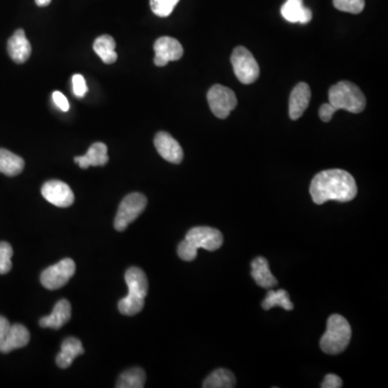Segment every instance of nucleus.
<instances>
[{"mask_svg":"<svg viewBox=\"0 0 388 388\" xmlns=\"http://www.w3.org/2000/svg\"><path fill=\"white\" fill-rule=\"evenodd\" d=\"M7 49L11 60L17 64H24L32 54V45L23 30H15L8 40Z\"/></svg>","mask_w":388,"mask_h":388,"instance_id":"obj_14","label":"nucleus"},{"mask_svg":"<svg viewBox=\"0 0 388 388\" xmlns=\"http://www.w3.org/2000/svg\"><path fill=\"white\" fill-rule=\"evenodd\" d=\"M365 5H366L365 0H334L336 9L352 14H359L363 12Z\"/></svg>","mask_w":388,"mask_h":388,"instance_id":"obj_28","label":"nucleus"},{"mask_svg":"<svg viewBox=\"0 0 388 388\" xmlns=\"http://www.w3.org/2000/svg\"><path fill=\"white\" fill-rule=\"evenodd\" d=\"M155 49V64L158 67H164L169 62L178 61L184 55V47L182 43L175 38L160 37L153 45Z\"/></svg>","mask_w":388,"mask_h":388,"instance_id":"obj_10","label":"nucleus"},{"mask_svg":"<svg viewBox=\"0 0 388 388\" xmlns=\"http://www.w3.org/2000/svg\"><path fill=\"white\" fill-rule=\"evenodd\" d=\"M281 15L285 20L290 23L308 24L311 22L312 11L303 6L302 0H287L281 9Z\"/></svg>","mask_w":388,"mask_h":388,"instance_id":"obj_20","label":"nucleus"},{"mask_svg":"<svg viewBox=\"0 0 388 388\" xmlns=\"http://www.w3.org/2000/svg\"><path fill=\"white\" fill-rule=\"evenodd\" d=\"M234 74L243 85L256 83L260 75V68L252 52L245 47H235L231 55Z\"/></svg>","mask_w":388,"mask_h":388,"instance_id":"obj_7","label":"nucleus"},{"mask_svg":"<svg viewBox=\"0 0 388 388\" xmlns=\"http://www.w3.org/2000/svg\"><path fill=\"white\" fill-rule=\"evenodd\" d=\"M314 203L323 204L328 201H352L357 195V184L354 177L343 169H327L315 175L310 186Z\"/></svg>","mask_w":388,"mask_h":388,"instance_id":"obj_1","label":"nucleus"},{"mask_svg":"<svg viewBox=\"0 0 388 388\" xmlns=\"http://www.w3.org/2000/svg\"><path fill=\"white\" fill-rule=\"evenodd\" d=\"M329 104L336 110L360 114L366 108V96L357 85L349 81H340L329 90Z\"/></svg>","mask_w":388,"mask_h":388,"instance_id":"obj_5","label":"nucleus"},{"mask_svg":"<svg viewBox=\"0 0 388 388\" xmlns=\"http://www.w3.org/2000/svg\"><path fill=\"white\" fill-rule=\"evenodd\" d=\"M180 0H150L152 12L160 18H167L172 14Z\"/></svg>","mask_w":388,"mask_h":388,"instance_id":"obj_26","label":"nucleus"},{"mask_svg":"<svg viewBox=\"0 0 388 388\" xmlns=\"http://www.w3.org/2000/svg\"><path fill=\"white\" fill-rule=\"evenodd\" d=\"M224 244L222 232L209 226H195L192 228L184 241L178 245L177 252L184 261H193L197 258L200 248L215 252Z\"/></svg>","mask_w":388,"mask_h":388,"instance_id":"obj_2","label":"nucleus"},{"mask_svg":"<svg viewBox=\"0 0 388 388\" xmlns=\"http://www.w3.org/2000/svg\"><path fill=\"white\" fill-rule=\"evenodd\" d=\"M125 283L129 288V294L121 299L118 303L120 313L127 316H135L144 309V298L147 297L148 279L140 268L132 266L125 272Z\"/></svg>","mask_w":388,"mask_h":388,"instance_id":"obj_3","label":"nucleus"},{"mask_svg":"<svg viewBox=\"0 0 388 388\" xmlns=\"http://www.w3.org/2000/svg\"><path fill=\"white\" fill-rule=\"evenodd\" d=\"M10 326L11 323H9V321L6 317L0 316V343L3 341V338L7 336Z\"/></svg>","mask_w":388,"mask_h":388,"instance_id":"obj_33","label":"nucleus"},{"mask_svg":"<svg viewBox=\"0 0 388 388\" xmlns=\"http://www.w3.org/2000/svg\"><path fill=\"white\" fill-rule=\"evenodd\" d=\"M41 194L54 206L69 207L75 202V195L69 186L61 180H49L41 188Z\"/></svg>","mask_w":388,"mask_h":388,"instance_id":"obj_11","label":"nucleus"},{"mask_svg":"<svg viewBox=\"0 0 388 388\" xmlns=\"http://www.w3.org/2000/svg\"><path fill=\"white\" fill-rule=\"evenodd\" d=\"M72 92L77 97H83L87 92V83H85V77L80 74H76L72 76Z\"/></svg>","mask_w":388,"mask_h":388,"instance_id":"obj_29","label":"nucleus"},{"mask_svg":"<svg viewBox=\"0 0 388 388\" xmlns=\"http://www.w3.org/2000/svg\"><path fill=\"white\" fill-rule=\"evenodd\" d=\"M35 1L38 7H47V6L50 5L52 0H35Z\"/></svg>","mask_w":388,"mask_h":388,"instance_id":"obj_34","label":"nucleus"},{"mask_svg":"<svg viewBox=\"0 0 388 388\" xmlns=\"http://www.w3.org/2000/svg\"><path fill=\"white\" fill-rule=\"evenodd\" d=\"M53 102L55 105L60 108L62 111H68L69 110V103H68L67 98L65 96L63 93L58 92V91H55L52 94Z\"/></svg>","mask_w":388,"mask_h":388,"instance_id":"obj_32","label":"nucleus"},{"mask_svg":"<svg viewBox=\"0 0 388 388\" xmlns=\"http://www.w3.org/2000/svg\"><path fill=\"white\" fill-rule=\"evenodd\" d=\"M25 166V162L22 158L14 155L9 150L0 148V173L8 177L20 175Z\"/></svg>","mask_w":388,"mask_h":388,"instance_id":"obj_21","label":"nucleus"},{"mask_svg":"<svg viewBox=\"0 0 388 388\" xmlns=\"http://www.w3.org/2000/svg\"><path fill=\"white\" fill-rule=\"evenodd\" d=\"M146 382V374L142 368H132L123 372L118 380L117 388H142Z\"/></svg>","mask_w":388,"mask_h":388,"instance_id":"obj_25","label":"nucleus"},{"mask_svg":"<svg viewBox=\"0 0 388 388\" xmlns=\"http://www.w3.org/2000/svg\"><path fill=\"white\" fill-rule=\"evenodd\" d=\"M72 319V305L66 299H62L53 308L52 313L40 319L39 325L43 328H52L55 330L62 328Z\"/></svg>","mask_w":388,"mask_h":388,"instance_id":"obj_16","label":"nucleus"},{"mask_svg":"<svg viewBox=\"0 0 388 388\" xmlns=\"http://www.w3.org/2000/svg\"><path fill=\"white\" fill-rule=\"evenodd\" d=\"M13 249L7 241H0V275L9 273L12 269Z\"/></svg>","mask_w":388,"mask_h":388,"instance_id":"obj_27","label":"nucleus"},{"mask_svg":"<svg viewBox=\"0 0 388 388\" xmlns=\"http://www.w3.org/2000/svg\"><path fill=\"white\" fill-rule=\"evenodd\" d=\"M147 203V197L138 192L127 195L121 202L116 215L114 222L115 229L119 232L125 231L129 224L134 222L142 214Z\"/></svg>","mask_w":388,"mask_h":388,"instance_id":"obj_6","label":"nucleus"},{"mask_svg":"<svg viewBox=\"0 0 388 388\" xmlns=\"http://www.w3.org/2000/svg\"><path fill=\"white\" fill-rule=\"evenodd\" d=\"M311 100V89L305 83H300L291 91L289 97V117L298 120L303 116Z\"/></svg>","mask_w":388,"mask_h":388,"instance_id":"obj_13","label":"nucleus"},{"mask_svg":"<svg viewBox=\"0 0 388 388\" xmlns=\"http://www.w3.org/2000/svg\"><path fill=\"white\" fill-rule=\"evenodd\" d=\"M76 263L72 259L61 260L54 266H51L41 273L40 281L45 288L56 290L67 284L69 279L75 275Z\"/></svg>","mask_w":388,"mask_h":388,"instance_id":"obj_8","label":"nucleus"},{"mask_svg":"<svg viewBox=\"0 0 388 388\" xmlns=\"http://www.w3.org/2000/svg\"><path fill=\"white\" fill-rule=\"evenodd\" d=\"M93 49L105 64H112L118 60L116 41L111 36L103 35L97 37L93 45Z\"/></svg>","mask_w":388,"mask_h":388,"instance_id":"obj_22","label":"nucleus"},{"mask_svg":"<svg viewBox=\"0 0 388 388\" xmlns=\"http://www.w3.org/2000/svg\"><path fill=\"white\" fill-rule=\"evenodd\" d=\"M158 153L173 164H180L184 159V150L180 142L167 132H159L155 137Z\"/></svg>","mask_w":388,"mask_h":388,"instance_id":"obj_12","label":"nucleus"},{"mask_svg":"<svg viewBox=\"0 0 388 388\" xmlns=\"http://www.w3.org/2000/svg\"><path fill=\"white\" fill-rule=\"evenodd\" d=\"M108 161V148L104 142H94L85 155L75 158L76 163L83 169L90 166H104Z\"/></svg>","mask_w":388,"mask_h":388,"instance_id":"obj_17","label":"nucleus"},{"mask_svg":"<svg viewBox=\"0 0 388 388\" xmlns=\"http://www.w3.org/2000/svg\"><path fill=\"white\" fill-rule=\"evenodd\" d=\"M275 306H279L286 311L294 310V303L290 301V297L284 289H279L277 291L272 290V288L270 289L266 294V299L262 302V309L266 310V311H269Z\"/></svg>","mask_w":388,"mask_h":388,"instance_id":"obj_23","label":"nucleus"},{"mask_svg":"<svg viewBox=\"0 0 388 388\" xmlns=\"http://www.w3.org/2000/svg\"><path fill=\"white\" fill-rule=\"evenodd\" d=\"M237 384L235 376L226 369H217L209 374L203 383L204 388H232Z\"/></svg>","mask_w":388,"mask_h":388,"instance_id":"obj_24","label":"nucleus"},{"mask_svg":"<svg viewBox=\"0 0 388 388\" xmlns=\"http://www.w3.org/2000/svg\"><path fill=\"white\" fill-rule=\"evenodd\" d=\"M209 108L219 119L229 117L232 110L237 106V95L229 87L216 85L209 89L207 93Z\"/></svg>","mask_w":388,"mask_h":388,"instance_id":"obj_9","label":"nucleus"},{"mask_svg":"<svg viewBox=\"0 0 388 388\" xmlns=\"http://www.w3.org/2000/svg\"><path fill=\"white\" fill-rule=\"evenodd\" d=\"M30 334L25 326L21 323L11 325L7 336L0 343V353L8 354L14 349L25 347L30 343Z\"/></svg>","mask_w":388,"mask_h":388,"instance_id":"obj_15","label":"nucleus"},{"mask_svg":"<svg viewBox=\"0 0 388 388\" xmlns=\"http://www.w3.org/2000/svg\"><path fill=\"white\" fill-rule=\"evenodd\" d=\"M352 328L345 317L334 314L327 321L326 332L321 338V349L328 355L343 353L349 346Z\"/></svg>","mask_w":388,"mask_h":388,"instance_id":"obj_4","label":"nucleus"},{"mask_svg":"<svg viewBox=\"0 0 388 388\" xmlns=\"http://www.w3.org/2000/svg\"><path fill=\"white\" fill-rule=\"evenodd\" d=\"M252 277L257 285L262 288L271 289L279 283L270 270L269 261L263 257H257L252 260Z\"/></svg>","mask_w":388,"mask_h":388,"instance_id":"obj_19","label":"nucleus"},{"mask_svg":"<svg viewBox=\"0 0 388 388\" xmlns=\"http://www.w3.org/2000/svg\"><path fill=\"white\" fill-rule=\"evenodd\" d=\"M343 385L341 378H338L336 374H327L326 378L321 383L323 388H340Z\"/></svg>","mask_w":388,"mask_h":388,"instance_id":"obj_31","label":"nucleus"},{"mask_svg":"<svg viewBox=\"0 0 388 388\" xmlns=\"http://www.w3.org/2000/svg\"><path fill=\"white\" fill-rule=\"evenodd\" d=\"M338 111L336 108L332 107L330 104H323L319 108V118L323 122H329L334 114Z\"/></svg>","mask_w":388,"mask_h":388,"instance_id":"obj_30","label":"nucleus"},{"mask_svg":"<svg viewBox=\"0 0 388 388\" xmlns=\"http://www.w3.org/2000/svg\"><path fill=\"white\" fill-rule=\"evenodd\" d=\"M83 353H85V349L79 338L69 336L62 342L61 352L56 355L55 361L61 369H67L68 367L72 366L76 357L83 355Z\"/></svg>","mask_w":388,"mask_h":388,"instance_id":"obj_18","label":"nucleus"}]
</instances>
